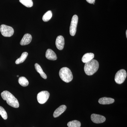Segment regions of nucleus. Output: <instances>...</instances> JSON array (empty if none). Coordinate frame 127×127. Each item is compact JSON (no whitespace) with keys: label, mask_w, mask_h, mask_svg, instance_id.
<instances>
[{"label":"nucleus","mask_w":127,"mask_h":127,"mask_svg":"<svg viewBox=\"0 0 127 127\" xmlns=\"http://www.w3.org/2000/svg\"><path fill=\"white\" fill-rule=\"evenodd\" d=\"M78 22V17L77 15H74L72 18L70 28V34L72 36H74L76 34Z\"/></svg>","instance_id":"7"},{"label":"nucleus","mask_w":127,"mask_h":127,"mask_svg":"<svg viewBox=\"0 0 127 127\" xmlns=\"http://www.w3.org/2000/svg\"><path fill=\"white\" fill-rule=\"evenodd\" d=\"M35 68L37 72L39 73L40 74L41 77L43 78L44 79H46L47 78V76L46 75L45 73L43 71V70L40 66L37 63H36L35 64Z\"/></svg>","instance_id":"15"},{"label":"nucleus","mask_w":127,"mask_h":127,"mask_svg":"<svg viewBox=\"0 0 127 127\" xmlns=\"http://www.w3.org/2000/svg\"><path fill=\"white\" fill-rule=\"evenodd\" d=\"M0 32L2 35L6 37H10L14 34V29L11 27L5 25H2L0 26Z\"/></svg>","instance_id":"4"},{"label":"nucleus","mask_w":127,"mask_h":127,"mask_svg":"<svg viewBox=\"0 0 127 127\" xmlns=\"http://www.w3.org/2000/svg\"><path fill=\"white\" fill-rule=\"evenodd\" d=\"M59 75L61 79L66 83L71 81L73 78L71 70L67 67H63L61 68L59 71Z\"/></svg>","instance_id":"3"},{"label":"nucleus","mask_w":127,"mask_h":127,"mask_svg":"<svg viewBox=\"0 0 127 127\" xmlns=\"http://www.w3.org/2000/svg\"><path fill=\"white\" fill-rule=\"evenodd\" d=\"M46 57L48 60L55 61L57 59L55 53L51 49H48L46 53Z\"/></svg>","instance_id":"11"},{"label":"nucleus","mask_w":127,"mask_h":127,"mask_svg":"<svg viewBox=\"0 0 127 127\" xmlns=\"http://www.w3.org/2000/svg\"><path fill=\"white\" fill-rule=\"evenodd\" d=\"M91 119L93 122L96 124L101 123L106 120V118L104 116L95 114H93L91 115Z\"/></svg>","instance_id":"8"},{"label":"nucleus","mask_w":127,"mask_h":127,"mask_svg":"<svg viewBox=\"0 0 127 127\" xmlns=\"http://www.w3.org/2000/svg\"><path fill=\"white\" fill-rule=\"evenodd\" d=\"M28 56V53L27 52H23L22 54L20 57L17 59L15 63L16 64H19L23 63L26 59Z\"/></svg>","instance_id":"16"},{"label":"nucleus","mask_w":127,"mask_h":127,"mask_svg":"<svg viewBox=\"0 0 127 127\" xmlns=\"http://www.w3.org/2000/svg\"><path fill=\"white\" fill-rule=\"evenodd\" d=\"M18 83L21 86L25 87L27 86L29 84V82L27 79L24 77H21L18 79Z\"/></svg>","instance_id":"17"},{"label":"nucleus","mask_w":127,"mask_h":127,"mask_svg":"<svg viewBox=\"0 0 127 127\" xmlns=\"http://www.w3.org/2000/svg\"><path fill=\"white\" fill-rule=\"evenodd\" d=\"M66 106L65 105H62L59 107L58 108H57L54 113H53V117L55 118L58 117L62 114L65 112L66 109Z\"/></svg>","instance_id":"12"},{"label":"nucleus","mask_w":127,"mask_h":127,"mask_svg":"<svg viewBox=\"0 0 127 127\" xmlns=\"http://www.w3.org/2000/svg\"><path fill=\"white\" fill-rule=\"evenodd\" d=\"M126 36H127V31H126Z\"/></svg>","instance_id":"23"},{"label":"nucleus","mask_w":127,"mask_h":127,"mask_svg":"<svg viewBox=\"0 0 127 127\" xmlns=\"http://www.w3.org/2000/svg\"><path fill=\"white\" fill-rule=\"evenodd\" d=\"M0 115L2 118L4 120H6L7 118V115L6 111L2 107L0 106Z\"/></svg>","instance_id":"21"},{"label":"nucleus","mask_w":127,"mask_h":127,"mask_svg":"<svg viewBox=\"0 0 127 127\" xmlns=\"http://www.w3.org/2000/svg\"><path fill=\"white\" fill-rule=\"evenodd\" d=\"M67 125L68 127H80L81 123L78 120H74L69 122L67 123Z\"/></svg>","instance_id":"19"},{"label":"nucleus","mask_w":127,"mask_h":127,"mask_svg":"<svg viewBox=\"0 0 127 127\" xmlns=\"http://www.w3.org/2000/svg\"><path fill=\"white\" fill-rule=\"evenodd\" d=\"M99 67V63L96 60L92 59L85 63L84 70L85 73L88 76H91L96 72Z\"/></svg>","instance_id":"2"},{"label":"nucleus","mask_w":127,"mask_h":127,"mask_svg":"<svg viewBox=\"0 0 127 127\" xmlns=\"http://www.w3.org/2000/svg\"><path fill=\"white\" fill-rule=\"evenodd\" d=\"M114 99L110 97H103L101 98L98 100L99 103L102 104H112L114 102Z\"/></svg>","instance_id":"13"},{"label":"nucleus","mask_w":127,"mask_h":127,"mask_svg":"<svg viewBox=\"0 0 127 127\" xmlns=\"http://www.w3.org/2000/svg\"><path fill=\"white\" fill-rule=\"evenodd\" d=\"M87 2L90 4H93L94 3H95V0H86Z\"/></svg>","instance_id":"22"},{"label":"nucleus","mask_w":127,"mask_h":127,"mask_svg":"<svg viewBox=\"0 0 127 127\" xmlns=\"http://www.w3.org/2000/svg\"><path fill=\"white\" fill-rule=\"evenodd\" d=\"M1 95L2 99L6 101L9 106L15 108L19 107V103L18 100L9 91H3L1 93Z\"/></svg>","instance_id":"1"},{"label":"nucleus","mask_w":127,"mask_h":127,"mask_svg":"<svg viewBox=\"0 0 127 127\" xmlns=\"http://www.w3.org/2000/svg\"><path fill=\"white\" fill-rule=\"evenodd\" d=\"M19 1L27 7H31L33 6L32 0H19Z\"/></svg>","instance_id":"20"},{"label":"nucleus","mask_w":127,"mask_h":127,"mask_svg":"<svg viewBox=\"0 0 127 127\" xmlns=\"http://www.w3.org/2000/svg\"><path fill=\"white\" fill-rule=\"evenodd\" d=\"M65 44L64 39L62 36H59L57 37L56 41V47L58 50H62L63 49Z\"/></svg>","instance_id":"9"},{"label":"nucleus","mask_w":127,"mask_h":127,"mask_svg":"<svg viewBox=\"0 0 127 127\" xmlns=\"http://www.w3.org/2000/svg\"><path fill=\"white\" fill-rule=\"evenodd\" d=\"M127 77V73L124 69H121L116 73L115 77V81L118 84L123 83L125 81Z\"/></svg>","instance_id":"5"},{"label":"nucleus","mask_w":127,"mask_h":127,"mask_svg":"<svg viewBox=\"0 0 127 127\" xmlns=\"http://www.w3.org/2000/svg\"><path fill=\"white\" fill-rule=\"evenodd\" d=\"M32 37L31 35L29 34H26L24 35L22 39L20 44L21 45L25 46L28 45L31 43L32 40Z\"/></svg>","instance_id":"10"},{"label":"nucleus","mask_w":127,"mask_h":127,"mask_svg":"<svg viewBox=\"0 0 127 127\" xmlns=\"http://www.w3.org/2000/svg\"><path fill=\"white\" fill-rule=\"evenodd\" d=\"M50 95V93L48 91H41L37 94V101L40 104H44L48 100Z\"/></svg>","instance_id":"6"},{"label":"nucleus","mask_w":127,"mask_h":127,"mask_svg":"<svg viewBox=\"0 0 127 127\" xmlns=\"http://www.w3.org/2000/svg\"><path fill=\"white\" fill-rule=\"evenodd\" d=\"M94 57V53H87L83 55L82 61L83 62L86 63L93 59Z\"/></svg>","instance_id":"14"},{"label":"nucleus","mask_w":127,"mask_h":127,"mask_svg":"<svg viewBox=\"0 0 127 127\" xmlns=\"http://www.w3.org/2000/svg\"><path fill=\"white\" fill-rule=\"evenodd\" d=\"M52 16V13L51 11H48L43 15L42 17V20L45 22H47L50 20Z\"/></svg>","instance_id":"18"},{"label":"nucleus","mask_w":127,"mask_h":127,"mask_svg":"<svg viewBox=\"0 0 127 127\" xmlns=\"http://www.w3.org/2000/svg\"><path fill=\"white\" fill-rule=\"evenodd\" d=\"M17 77H19V75H17Z\"/></svg>","instance_id":"24"}]
</instances>
